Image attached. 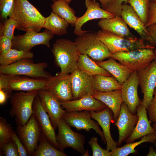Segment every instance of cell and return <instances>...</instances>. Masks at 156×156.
Listing matches in <instances>:
<instances>
[{"label": "cell", "mask_w": 156, "mask_h": 156, "mask_svg": "<svg viewBox=\"0 0 156 156\" xmlns=\"http://www.w3.org/2000/svg\"><path fill=\"white\" fill-rule=\"evenodd\" d=\"M9 17L17 21L18 29L25 32L32 30L39 32L46 18L27 0H14Z\"/></svg>", "instance_id": "1"}, {"label": "cell", "mask_w": 156, "mask_h": 156, "mask_svg": "<svg viewBox=\"0 0 156 156\" xmlns=\"http://www.w3.org/2000/svg\"><path fill=\"white\" fill-rule=\"evenodd\" d=\"M51 51L55 61L60 68L61 75L71 74L77 69L79 54L75 42L66 39H58L53 44Z\"/></svg>", "instance_id": "2"}, {"label": "cell", "mask_w": 156, "mask_h": 156, "mask_svg": "<svg viewBox=\"0 0 156 156\" xmlns=\"http://www.w3.org/2000/svg\"><path fill=\"white\" fill-rule=\"evenodd\" d=\"M99 39L107 48L112 54L118 52L129 51L143 48L154 49L155 47L136 37L127 38L99 30L96 33Z\"/></svg>", "instance_id": "3"}, {"label": "cell", "mask_w": 156, "mask_h": 156, "mask_svg": "<svg viewBox=\"0 0 156 156\" xmlns=\"http://www.w3.org/2000/svg\"><path fill=\"white\" fill-rule=\"evenodd\" d=\"M38 90L31 91H19L12 94L9 111L11 116L14 117L17 125L26 123L33 114V105Z\"/></svg>", "instance_id": "4"}, {"label": "cell", "mask_w": 156, "mask_h": 156, "mask_svg": "<svg viewBox=\"0 0 156 156\" xmlns=\"http://www.w3.org/2000/svg\"><path fill=\"white\" fill-rule=\"evenodd\" d=\"M48 66L45 62L35 63L31 58H24L8 65L0 66V73L49 79L53 76L45 70Z\"/></svg>", "instance_id": "5"}, {"label": "cell", "mask_w": 156, "mask_h": 156, "mask_svg": "<svg viewBox=\"0 0 156 156\" xmlns=\"http://www.w3.org/2000/svg\"><path fill=\"white\" fill-rule=\"evenodd\" d=\"M87 32L78 36L75 40L79 54H86L95 61L110 57L111 53L96 33Z\"/></svg>", "instance_id": "6"}, {"label": "cell", "mask_w": 156, "mask_h": 156, "mask_svg": "<svg viewBox=\"0 0 156 156\" xmlns=\"http://www.w3.org/2000/svg\"><path fill=\"white\" fill-rule=\"evenodd\" d=\"M48 79L0 73V90L10 92L14 90L28 92L45 89Z\"/></svg>", "instance_id": "7"}, {"label": "cell", "mask_w": 156, "mask_h": 156, "mask_svg": "<svg viewBox=\"0 0 156 156\" xmlns=\"http://www.w3.org/2000/svg\"><path fill=\"white\" fill-rule=\"evenodd\" d=\"M153 50L143 48L118 52L112 54L111 57L133 71L137 72L154 60L155 53Z\"/></svg>", "instance_id": "8"}, {"label": "cell", "mask_w": 156, "mask_h": 156, "mask_svg": "<svg viewBox=\"0 0 156 156\" xmlns=\"http://www.w3.org/2000/svg\"><path fill=\"white\" fill-rule=\"evenodd\" d=\"M58 133L56 135L58 149L64 151L68 147H71L83 156L88 155L84 148L85 137L82 134L73 131L62 118L57 124Z\"/></svg>", "instance_id": "9"}, {"label": "cell", "mask_w": 156, "mask_h": 156, "mask_svg": "<svg viewBox=\"0 0 156 156\" xmlns=\"http://www.w3.org/2000/svg\"><path fill=\"white\" fill-rule=\"evenodd\" d=\"M54 34L46 29L41 32L29 30L24 34L14 36L12 39V48L30 51L33 47L39 45H43L49 48L50 41Z\"/></svg>", "instance_id": "10"}, {"label": "cell", "mask_w": 156, "mask_h": 156, "mask_svg": "<svg viewBox=\"0 0 156 156\" xmlns=\"http://www.w3.org/2000/svg\"><path fill=\"white\" fill-rule=\"evenodd\" d=\"M137 76L143 94L140 104L145 106L147 110L153 98L156 87V64L154 61L138 71Z\"/></svg>", "instance_id": "11"}, {"label": "cell", "mask_w": 156, "mask_h": 156, "mask_svg": "<svg viewBox=\"0 0 156 156\" xmlns=\"http://www.w3.org/2000/svg\"><path fill=\"white\" fill-rule=\"evenodd\" d=\"M62 118L70 126L75 127L77 130H84L89 132L91 129L94 130L100 135L104 143H106L103 132L101 129L98 122L91 119L90 111H66Z\"/></svg>", "instance_id": "12"}, {"label": "cell", "mask_w": 156, "mask_h": 156, "mask_svg": "<svg viewBox=\"0 0 156 156\" xmlns=\"http://www.w3.org/2000/svg\"><path fill=\"white\" fill-rule=\"evenodd\" d=\"M16 133L28 155L31 156L38 145L41 133L33 114L25 124L17 125Z\"/></svg>", "instance_id": "13"}, {"label": "cell", "mask_w": 156, "mask_h": 156, "mask_svg": "<svg viewBox=\"0 0 156 156\" xmlns=\"http://www.w3.org/2000/svg\"><path fill=\"white\" fill-rule=\"evenodd\" d=\"M33 114L36 119L41 133L54 147L58 149L59 145L56 140L55 129L50 118L42 105L37 94L33 105Z\"/></svg>", "instance_id": "14"}, {"label": "cell", "mask_w": 156, "mask_h": 156, "mask_svg": "<svg viewBox=\"0 0 156 156\" xmlns=\"http://www.w3.org/2000/svg\"><path fill=\"white\" fill-rule=\"evenodd\" d=\"M45 90L51 93L61 102L73 100L70 75L60 72L48 79Z\"/></svg>", "instance_id": "15"}, {"label": "cell", "mask_w": 156, "mask_h": 156, "mask_svg": "<svg viewBox=\"0 0 156 156\" xmlns=\"http://www.w3.org/2000/svg\"><path fill=\"white\" fill-rule=\"evenodd\" d=\"M85 4L87 10L82 16L77 17L75 22L74 33L77 36L87 32L81 29L83 25L88 21L95 19L110 18L115 16L100 7L99 4L95 0H86Z\"/></svg>", "instance_id": "16"}, {"label": "cell", "mask_w": 156, "mask_h": 156, "mask_svg": "<svg viewBox=\"0 0 156 156\" xmlns=\"http://www.w3.org/2000/svg\"><path fill=\"white\" fill-rule=\"evenodd\" d=\"M137 114H133L129 111L127 105L123 102L119 116L114 124L119 132L118 146L126 141L133 132L138 120Z\"/></svg>", "instance_id": "17"}, {"label": "cell", "mask_w": 156, "mask_h": 156, "mask_svg": "<svg viewBox=\"0 0 156 156\" xmlns=\"http://www.w3.org/2000/svg\"><path fill=\"white\" fill-rule=\"evenodd\" d=\"M42 105L50 118L52 125L55 129L57 128L58 122L66 112L62 107L60 102L48 90L41 89L38 90Z\"/></svg>", "instance_id": "18"}, {"label": "cell", "mask_w": 156, "mask_h": 156, "mask_svg": "<svg viewBox=\"0 0 156 156\" xmlns=\"http://www.w3.org/2000/svg\"><path fill=\"white\" fill-rule=\"evenodd\" d=\"M73 100L78 99L94 92L93 76L77 69L70 75Z\"/></svg>", "instance_id": "19"}, {"label": "cell", "mask_w": 156, "mask_h": 156, "mask_svg": "<svg viewBox=\"0 0 156 156\" xmlns=\"http://www.w3.org/2000/svg\"><path fill=\"white\" fill-rule=\"evenodd\" d=\"M139 85L137 72L134 71L128 79L122 84L121 89L123 102L127 105L130 112L134 114H136L137 109L141 102L138 93Z\"/></svg>", "instance_id": "20"}, {"label": "cell", "mask_w": 156, "mask_h": 156, "mask_svg": "<svg viewBox=\"0 0 156 156\" xmlns=\"http://www.w3.org/2000/svg\"><path fill=\"white\" fill-rule=\"evenodd\" d=\"M61 105L66 112L88 110L98 112L106 108L107 106L101 101L88 94L79 99L60 102Z\"/></svg>", "instance_id": "21"}, {"label": "cell", "mask_w": 156, "mask_h": 156, "mask_svg": "<svg viewBox=\"0 0 156 156\" xmlns=\"http://www.w3.org/2000/svg\"><path fill=\"white\" fill-rule=\"evenodd\" d=\"M92 118L96 120L101 127L107 144L106 150L111 151L116 148L118 143L112 138L110 131V126L113 122V112L108 107L98 112L90 111Z\"/></svg>", "instance_id": "22"}, {"label": "cell", "mask_w": 156, "mask_h": 156, "mask_svg": "<svg viewBox=\"0 0 156 156\" xmlns=\"http://www.w3.org/2000/svg\"><path fill=\"white\" fill-rule=\"evenodd\" d=\"M120 16L127 25L137 32L141 38L149 42V35L147 27L130 5L123 4Z\"/></svg>", "instance_id": "23"}, {"label": "cell", "mask_w": 156, "mask_h": 156, "mask_svg": "<svg viewBox=\"0 0 156 156\" xmlns=\"http://www.w3.org/2000/svg\"><path fill=\"white\" fill-rule=\"evenodd\" d=\"M136 112L138 121L133 132L126 140V143L133 142L144 136L155 133L148 119L146 107L140 104L137 109Z\"/></svg>", "instance_id": "24"}, {"label": "cell", "mask_w": 156, "mask_h": 156, "mask_svg": "<svg viewBox=\"0 0 156 156\" xmlns=\"http://www.w3.org/2000/svg\"><path fill=\"white\" fill-rule=\"evenodd\" d=\"M98 25L101 30L127 38L136 37L130 32L127 25L121 16L100 19Z\"/></svg>", "instance_id": "25"}, {"label": "cell", "mask_w": 156, "mask_h": 156, "mask_svg": "<svg viewBox=\"0 0 156 156\" xmlns=\"http://www.w3.org/2000/svg\"><path fill=\"white\" fill-rule=\"evenodd\" d=\"M92 95L111 109L113 113V122H115L119 116L121 105L123 102L121 89L107 92L95 91Z\"/></svg>", "instance_id": "26"}, {"label": "cell", "mask_w": 156, "mask_h": 156, "mask_svg": "<svg viewBox=\"0 0 156 156\" xmlns=\"http://www.w3.org/2000/svg\"><path fill=\"white\" fill-rule=\"evenodd\" d=\"M95 62L98 65L111 74L122 84L128 79L133 71L117 62L111 57L106 61Z\"/></svg>", "instance_id": "27"}, {"label": "cell", "mask_w": 156, "mask_h": 156, "mask_svg": "<svg viewBox=\"0 0 156 156\" xmlns=\"http://www.w3.org/2000/svg\"><path fill=\"white\" fill-rule=\"evenodd\" d=\"M77 69L92 76L102 75L111 76L112 75L106 70L98 65L87 55L79 54L77 62Z\"/></svg>", "instance_id": "28"}, {"label": "cell", "mask_w": 156, "mask_h": 156, "mask_svg": "<svg viewBox=\"0 0 156 156\" xmlns=\"http://www.w3.org/2000/svg\"><path fill=\"white\" fill-rule=\"evenodd\" d=\"M93 81L94 92H107L122 88V84L113 76L94 75L93 76Z\"/></svg>", "instance_id": "29"}, {"label": "cell", "mask_w": 156, "mask_h": 156, "mask_svg": "<svg viewBox=\"0 0 156 156\" xmlns=\"http://www.w3.org/2000/svg\"><path fill=\"white\" fill-rule=\"evenodd\" d=\"M69 24L64 19L52 12L45 18L43 28L49 30L54 34L62 35L67 33Z\"/></svg>", "instance_id": "30"}, {"label": "cell", "mask_w": 156, "mask_h": 156, "mask_svg": "<svg viewBox=\"0 0 156 156\" xmlns=\"http://www.w3.org/2000/svg\"><path fill=\"white\" fill-rule=\"evenodd\" d=\"M51 7L52 12L75 27L77 17L75 10L69 6V3L63 0H55Z\"/></svg>", "instance_id": "31"}, {"label": "cell", "mask_w": 156, "mask_h": 156, "mask_svg": "<svg viewBox=\"0 0 156 156\" xmlns=\"http://www.w3.org/2000/svg\"><path fill=\"white\" fill-rule=\"evenodd\" d=\"M39 143L32 156H67L53 146L41 133Z\"/></svg>", "instance_id": "32"}, {"label": "cell", "mask_w": 156, "mask_h": 156, "mask_svg": "<svg viewBox=\"0 0 156 156\" xmlns=\"http://www.w3.org/2000/svg\"><path fill=\"white\" fill-rule=\"evenodd\" d=\"M155 140V133L147 135L142 137L139 141L127 143L121 147H117L111 151V156H127L135 153L136 151L135 148L140 144L145 142L154 143Z\"/></svg>", "instance_id": "33"}, {"label": "cell", "mask_w": 156, "mask_h": 156, "mask_svg": "<svg viewBox=\"0 0 156 156\" xmlns=\"http://www.w3.org/2000/svg\"><path fill=\"white\" fill-rule=\"evenodd\" d=\"M34 53L30 51L12 48L6 53L0 55L1 66H7L24 58H32Z\"/></svg>", "instance_id": "34"}, {"label": "cell", "mask_w": 156, "mask_h": 156, "mask_svg": "<svg viewBox=\"0 0 156 156\" xmlns=\"http://www.w3.org/2000/svg\"><path fill=\"white\" fill-rule=\"evenodd\" d=\"M150 0H127L129 3L137 13L144 24L148 19Z\"/></svg>", "instance_id": "35"}, {"label": "cell", "mask_w": 156, "mask_h": 156, "mask_svg": "<svg viewBox=\"0 0 156 156\" xmlns=\"http://www.w3.org/2000/svg\"><path fill=\"white\" fill-rule=\"evenodd\" d=\"M14 130L5 119L0 117V148L4 144L12 140Z\"/></svg>", "instance_id": "36"}, {"label": "cell", "mask_w": 156, "mask_h": 156, "mask_svg": "<svg viewBox=\"0 0 156 156\" xmlns=\"http://www.w3.org/2000/svg\"><path fill=\"white\" fill-rule=\"evenodd\" d=\"M18 27L17 21L13 18L4 20L0 25V36H6L12 40L14 36V31Z\"/></svg>", "instance_id": "37"}, {"label": "cell", "mask_w": 156, "mask_h": 156, "mask_svg": "<svg viewBox=\"0 0 156 156\" xmlns=\"http://www.w3.org/2000/svg\"><path fill=\"white\" fill-rule=\"evenodd\" d=\"M88 143L92 148L93 156H111V151L103 149L99 145L97 138L92 137Z\"/></svg>", "instance_id": "38"}, {"label": "cell", "mask_w": 156, "mask_h": 156, "mask_svg": "<svg viewBox=\"0 0 156 156\" xmlns=\"http://www.w3.org/2000/svg\"><path fill=\"white\" fill-rule=\"evenodd\" d=\"M14 0H0V11L1 18L7 19L13 8Z\"/></svg>", "instance_id": "39"}, {"label": "cell", "mask_w": 156, "mask_h": 156, "mask_svg": "<svg viewBox=\"0 0 156 156\" xmlns=\"http://www.w3.org/2000/svg\"><path fill=\"white\" fill-rule=\"evenodd\" d=\"M127 0H109L106 11L115 16H121V7L123 3H127Z\"/></svg>", "instance_id": "40"}, {"label": "cell", "mask_w": 156, "mask_h": 156, "mask_svg": "<svg viewBox=\"0 0 156 156\" xmlns=\"http://www.w3.org/2000/svg\"><path fill=\"white\" fill-rule=\"evenodd\" d=\"M1 149L5 156H20L16 145L12 139L4 144Z\"/></svg>", "instance_id": "41"}, {"label": "cell", "mask_w": 156, "mask_h": 156, "mask_svg": "<svg viewBox=\"0 0 156 156\" xmlns=\"http://www.w3.org/2000/svg\"><path fill=\"white\" fill-rule=\"evenodd\" d=\"M12 47V40L3 36H0V55L8 52Z\"/></svg>", "instance_id": "42"}, {"label": "cell", "mask_w": 156, "mask_h": 156, "mask_svg": "<svg viewBox=\"0 0 156 156\" xmlns=\"http://www.w3.org/2000/svg\"><path fill=\"white\" fill-rule=\"evenodd\" d=\"M150 121L151 122H156V87L155 89L153 98L147 109Z\"/></svg>", "instance_id": "43"}, {"label": "cell", "mask_w": 156, "mask_h": 156, "mask_svg": "<svg viewBox=\"0 0 156 156\" xmlns=\"http://www.w3.org/2000/svg\"><path fill=\"white\" fill-rule=\"evenodd\" d=\"M156 23V1H150L148 18L146 27Z\"/></svg>", "instance_id": "44"}, {"label": "cell", "mask_w": 156, "mask_h": 156, "mask_svg": "<svg viewBox=\"0 0 156 156\" xmlns=\"http://www.w3.org/2000/svg\"><path fill=\"white\" fill-rule=\"evenodd\" d=\"M12 139L16 145L20 156L28 155V153L25 147L14 130Z\"/></svg>", "instance_id": "45"}, {"label": "cell", "mask_w": 156, "mask_h": 156, "mask_svg": "<svg viewBox=\"0 0 156 156\" xmlns=\"http://www.w3.org/2000/svg\"><path fill=\"white\" fill-rule=\"evenodd\" d=\"M147 27L149 35L148 42L150 44L155 47H156V23Z\"/></svg>", "instance_id": "46"}, {"label": "cell", "mask_w": 156, "mask_h": 156, "mask_svg": "<svg viewBox=\"0 0 156 156\" xmlns=\"http://www.w3.org/2000/svg\"><path fill=\"white\" fill-rule=\"evenodd\" d=\"M9 91L5 89L0 90V104H4L8 96Z\"/></svg>", "instance_id": "47"}, {"label": "cell", "mask_w": 156, "mask_h": 156, "mask_svg": "<svg viewBox=\"0 0 156 156\" xmlns=\"http://www.w3.org/2000/svg\"><path fill=\"white\" fill-rule=\"evenodd\" d=\"M99 0L101 4L102 8L106 11L108 7L109 0Z\"/></svg>", "instance_id": "48"}, {"label": "cell", "mask_w": 156, "mask_h": 156, "mask_svg": "<svg viewBox=\"0 0 156 156\" xmlns=\"http://www.w3.org/2000/svg\"><path fill=\"white\" fill-rule=\"evenodd\" d=\"M147 156H156V152L153 148V146H151L149 148V151L147 155Z\"/></svg>", "instance_id": "49"}, {"label": "cell", "mask_w": 156, "mask_h": 156, "mask_svg": "<svg viewBox=\"0 0 156 156\" xmlns=\"http://www.w3.org/2000/svg\"><path fill=\"white\" fill-rule=\"evenodd\" d=\"M152 127L155 130V140L154 144V146L156 148V122L153 123Z\"/></svg>", "instance_id": "50"}, {"label": "cell", "mask_w": 156, "mask_h": 156, "mask_svg": "<svg viewBox=\"0 0 156 156\" xmlns=\"http://www.w3.org/2000/svg\"><path fill=\"white\" fill-rule=\"evenodd\" d=\"M155 57L153 61H154L156 64V49L154 50Z\"/></svg>", "instance_id": "51"}, {"label": "cell", "mask_w": 156, "mask_h": 156, "mask_svg": "<svg viewBox=\"0 0 156 156\" xmlns=\"http://www.w3.org/2000/svg\"><path fill=\"white\" fill-rule=\"evenodd\" d=\"M55 0H52L54 2L55 1ZM66 2H67V3L69 4V3L70 2L73 0H63Z\"/></svg>", "instance_id": "52"}, {"label": "cell", "mask_w": 156, "mask_h": 156, "mask_svg": "<svg viewBox=\"0 0 156 156\" xmlns=\"http://www.w3.org/2000/svg\"><path fill=\"white\" fill-rule=\"evenodd\" d=\"M151 1H155L156 0H150Z\"/></svg>", "instance_id": "53"}]
</instances>
